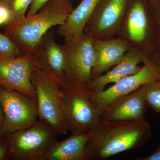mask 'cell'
<instances>
[{"label":"cell","instance_id":"obj_1","mask_svg":"<svg viewBox=\"0 0 160 160\" xmlns=\"http://www.w3.org/2000/svg\"><path fill=\"white\" fill-rule=\"evenodd\" d=\"M146 119L133 121L102 119L92 132L86 146L88 160H104L112 156L139 148L151 135Z\"/></svg>","mask_w":160,"mask_h":160},{"label":"cell","instance_id":"obj_2","mask_svg":"<svg viewBox=\"0 0 160 160\" xmlns=\"http://www.w3.org/2000/svg\"><path fill=\"white\" fill-rule=\"evenodd\" d=\"M71 11L68 0H52L33 15L5 26L3 33L22 55L29 56L46 32L53 26L63 25Z\"/></svg>","mask_w":160,"mask_h":160},{"label":"cell","instance_id":"obj_3","mask_svg":"<svg viewBox=\"0 0 160 160\" xmlns=\"http://www.w3.org/2000/svg\"><path fill=\"white\" fill-rule=\"evenodd\" d=\"M59 86L68 130L72 133L92 132L102 118L101 112L92 103L90 90L87 86L68 82Z\"/></svg>","mask_w":160,"mask_h":160},{"label":"cell","instance_id":"obj_4","mask_svg":"<svg viewBox=\"0 0 160 160\" xmlns=\"http://www.w3.org/2000/svg\"><path fill=\"white\" fill-rule=\"evenodd\" d=\"M58 133L41 120L26 129L9 134L6 139L10 159L43 160L57 142Z\"/></svg>","mask_w":160,"mask_h":160},{"label":"cell","instance_id":"obj_5","mask_svg":"<svg viewBox=\"0 0 160 160\" xmlns=\"http://www.w3.org/2000/svg\"><path fill=\"white\" fill-rule=\"evenodd\" d=\"M31 80L36 93L39 119L51 126L58 134L66 135L68 130L58 83L33 65Z\"/></svg>","mask_w":160,"mask_h":160},{"label":"cell","instance_id":"obj_6","mask_svg":"<svg viewBox=\"0 0 160 160\" xmlns=\"http://www.w3.org/2000/svg\"><path fill=\"white\" fill-rule=\"evenodd\" d=\"M0 103L4 115L0 138H5L38 122L37 101L24 93L0 86Z\"/></svg>","mask_w":160,"mask_h":160},{"label":"cell","instance_id":"obj_7","mask_svg":"<svg viewBox=\"0 0 160 160\" xmlns=\"http://www.w3.org/2000/svg\"><path fill=\"white\" fill-rule=\"evenodd\" d=\"M143 63L144 65L136 73L121 79L106 90L90 91V99L94 107L101 112L118 98L160 79L159 56L149 55Z\"/></svg>","mask_w":160,"mask_h":160},{"label":"cell","instance_id":"obj_8","mask_svg":"<svg viewBox=\"0 0 160 160\" xmlns=\"http://www.w3.org/2000/svg\"><path fill=\"white\" fill-rule=\"evenodd\" d=\"M63 46L66 54L67 82L73 86H87L92 79V70L95 61L92 36L84 34L78 41L65 42Z\"/></svg>","mask_w":160,"mask_h":160},{"label":"cell","instance_id":"obj_9","mask_svg":"<svg viewBox=\"0 0 160 160\" xmlns=\"http://www.w3.org/2000/svg\"><path fill=\"white\" fill-rule=\"evenodd\" d=\"M55 37L54 31L50 29L29 57L33 66L62 85L67 83L66 54L63 46L56 42Z\"/></svg>","mask_w":160,"mask_h":160},{"label":"cell","instance_id":"obj_10","mask_svg":"<svg viewBox=\"0 0 160 160\" xmlns=\"http://www.w3.org/2000/svg\"><path fill=\"white\" fill-rule=\"evenodd\" d=\"M32 65L30 57L0 58V86L20 92L37 101L31 82Z\"/></svg>","mask_w":160,"mask_h":160},{"label":"cell","instance_id":"obj_11","mask_svg":"<svg viewBox=\"0 0 160 160\" xmlns=\"http://www.w3.org/2000/svg\"><path fill=\"white\" fill-rule=\"evenodd\" d=\"M147 105L144 86L118 98L101 112L102 119L133 121L145 118Z\"/></svg>","mask_w":160,"mask_h":160},{"label":"cell","instance_id":"obj_12","mask_svg":"<svg viewBox=\"0 0 160 160\" xmlns=\"http://www.w3.org/2000/svg\"><path fill=\"white\" fill-rule=\"evenodd\" d=\"M149 55L147 52L136 50L129 52L113 69L106 74L92 79L87 87L93 92L102 91L107 85L115 83L128 76L134 74L141 68L139 66Z\"/></svg>","mask_w":160,"mask_h":160},{"label":"cell","instance_id":"obj_13","mask_svg":"<svg viewBox=\"0 0 160 160\" xmlns=\"http://www.w3.org/2000/svg\"><path fill=\"white\" fill-rule=\"evenodd\" d=\"M99 1L83 0L70 12L65 23L58 26L57 33L64 38L65 42H74L81 39Z\"/></svg>","mask_w":160,"mask_h":160},{"label":"cell","instance_id":"obj_14","mask_svg":"<svg viewBox=\"0 0 160 160\" xmlns=\"http://www.w3.org/2000/svg\"><path fill=\"white\" fill-rule=\"evenodd\" d=\"M93 42L96 56L92 70V79L120 62L127 49V44L122 40L99 41L93 39Z\"/></svg>","mask_w":160,"mask_h":160},{"label":"cell","instance_id":"obj_15","mask_svg":"<svg viewBox=\"0 0 160 160\" xmlns=\"http://www.w3.org/2000/svg\"><path fill=\"white\" fill-rule=\"evenodd\" d=\"M92 133H72L62 142L57 141L43 160H88L86 146Z\"/></svg>","mask_w":160,"mask_h":160},{"label":"cell","instance_id":"obj_16","mask_svg":"<svg viewBox=\"0 0 160 160\" xmlns=\"http://www.w3.org/2000/svg\"><path fill=\"white\" fill-rule=\"evenodd\" d=\"M149 27V17L146 6L142 2L137 1L133 4L128 18V30L130 38L138 42L147 41Z\"/></svg>","mask_w":160,"mask_h":160},{"label":"cell","instance_id":"obj_17","mask_svg":"<svg viewBox=\"0 0 160 160\" xmlns=\"http://www.w3.org/2000/svg\"><path fill=\"white\" fill-rule=\"evenodd\" d=\"M126 2V0H108L100 16L91 26V30L104 32L114 27L121 18Z\"/></svg>","mask_w":160,"mask_h":160},{"label":"cell","instance_id":"obj_18","mask_svg":"<svg viewBox=\"0 0 160 160\" xmlns=\"http://www.w3.org/2000/svg\"><path fill=\"white\" fill-rule=\"evenodd\" d=\"M147 105L160 113V79L143 86Z\"/></svg>","mask_w":160,"mask_h":160},{"label":"cell","instance_id":"obj_19","mask_svg":"<svg viewBox=\"0 0 160 160\" xmlns=\"http://www.w3.org/2000/svg\"><path fill=\"white\" fill-rule=\"evenodd\" d=\"M22 56L15 44L7 36L0 32V58H15Z\"/></svg>","mask_w":160,"mask_h":160},{"label":"cell","instance_id":"obj_20","mask_svg":"<svg viewBox=\"0 0 160 160\" xmlns=\"http://www.w3.org/2000/svg\"><path fill=\"white\" fill-rule=\"evenodd\" d=\"M32 1L33 0H11L9 7L12 13V22L26 17V13Z\"/></svg>","mask_w":160,"mask_h":160},{"label":"cell","instance_id":"obj_21","mask_svg":"<svg viewBox=\"0 0 160 160\" xmlns=\"http://www.w3.org/2000/svg\"><path fill=\"white\" fill-rule=\"evenodd\" d=\"M12 21V13L9 5L0 4V26H7Z\"/></svg>","mask_w":160,"mask_h":160},{"label":"cell","instance_id":"obj_22","mask_svg":"<svg viewBox=\"0 0 160 160\" xmlns=\"http://www.w3.org/2000/svg\"><path fill=\"white\" fill-rule=\"evenodd\" d=\"M49 0H33L26 13V16H30L36 13Z\"/></svg>","mask_w":160,"mask_h":160},{"label":"cell","instance_id":"obj_23","mask_svg":"<svg viewBox=\"0 0 160 160\" xmlns=\"http://www.w3.org/2000/svg\"><path fill=\"white\" fill-rule=\"evenodd\" d=\"M10 159L8 144L6 138H0V160Z\"/></svg>","mask_w":160,"mask_h":160},{"label":"cell","instance_id":"obj_24","mask_svg":"<svg viewBox=\"0 0 160 160\" xmlns=\"http://www.w3.org/2000/svg\"><path fill=\"white\" fill-rule=\"evenodd\" d=\"M138 160H160V143L158 144L156 148L152 153L144 157H139Z\"/></svg>","mask_w":160,"mask_h":160},{"label":"cell","instance_id":"obj_25","mask_svg":"<svg viewBox=\"0 0 160 160\" xmlns=\"http://www.w3.org/2000/svg\"><path fill=\"white\" fill-rule=\"evenodd\" d=\"M155 13L156 17L157 20L159 32V43L160 46V6H156L154 8ZM159 57H160V55Z\"/></svg>","mask_w":160,"mask_h":160},{"label":"cell","instance_id":"obj_26","mask_svg":"<svg viewBox=\"0 0 160 160\" xmlns=\"http://www.w3.org/2000/svg\"><path fill=\"white\" fill-rule=\"evenodd\" d=\"M3 118H4V115H3L2 109L0 103V128L2 124Z\"/></svg>","mask_w":160,"mask_h":160},{"label":"cell","instance_id":"obj_27","mask_svg":"<svg viewBox=\"0 0 160 160\" xmlns=\"http://www.w3.org/2000/svg\"><path fill=\"white\" fill-rule=\"evenodd\" d=\"M11 0H0V4H5L9 5Z\"/></svg>","mask_w":160,"mask_h":160},{"label":"cell","instance_id":"obj_28","mask_svg":"<svg viewBox=\"0 0 160 160\" xmlns=\"http://www.w3.org/2000/svg\"><path fill=\"white\" fill-rule=\"evenodd\" d=\"M159 1L160 3V0H159Z\"/></svg>","mask_w":160,"mask_h":160}]
</instances>
